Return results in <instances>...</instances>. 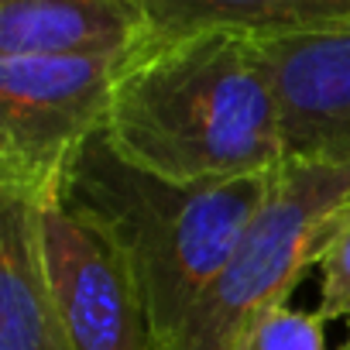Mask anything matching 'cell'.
<instances>
[{"label": "cell", "instance_id": "1", "mask_svg": "<svg viewBox=\"0 0 350 350\" xmlns=\"http://www.w3.org/2000/svg\"><path fill=\"white\" fill-rule=\"evenodd\" d=\"M103 134L168 183H227L285 161L282 110L261 45L230 31L141 42L120 66Z\"/></svg>", "mask_w": 350, "mask_h": 350}, {"label": "cell", "instance_id": "2", "mask_svg": "<svg viewBox=\"0 0 350 350\" xmlns=\"http://www.w3.org/2000/svg\"><path fill=\"white\" fill-rule=\"evenodd\" d=\"M275 172L183 186L131 165L96 131L69 161L59 203L124 261L154 350H179L258 217Z\"/></svg>", "mask_w": 350, "mask_h": 350}, {"label": "cell", "instance_id": "3", "mask_svg": "<svg viewBox=\"0 0 350 350\" xmlns=\"http://www.w3.org/2000/svg\"><path fill=\"white\" fill-rule=\"evenodd\" d=\"M350 210V161L285 158L227 271L200 306L179 350H230L234 333L265 306L288 302L316 268L326 237Z\"/></svg>", "mask_w": 350, "mask_h": 350}, {"label": "cell", "instance_id": "4", "mask_svg": "<svg viewBox=\"0 0 350 350\" xmlns=\"http://www.w3.org/2000/svg\"><path fill=\"white\" fill-rule=\"evenodd\" d=\"M127 55H0V200L49 206L103 131Z\"/></svg>", "mask_w": 350, "mask_h": 350}, {"label": "cell", "instance_id": "5", "mask_svg": "<svg viewBox=\"0 0 350 350\" xmlns=\"http://www.w3.org/2000/svg\"><path fill=\"white\" fill-rule=\"evenodd\" d=\"M49 288L76 350H154L141 295L117 251L59 200L38 206Z\"/></svg>", "mask_w": 350, "mask_h": 350}, {"label": "cell", "instance_id": "6", "mask_svg": "<svg viewBox=\"0 0 350 350\" xmlns=\"http://www.w3.org/2000/svg\"><path fill=\"white\" fill-rule=\"evenodd\" d=\"M258 45L282 110L285 158L350 161V28Z\"/></svg>", "mask_w": 350, "mask_h": 350}, {"label": "cell", "instance_id": "7", "mask_svg": "<svg viewBox=\"0 0 350 350\" xmlns=\"http://www.w3.org/2000/svg\"><path fill=\"white\" fill-rule=\"evenodd\" d=\"M144 0H0V55H131Z\"/></svg>", "mask_w": 350, "mask_h": 350}, {"label": "cell", "instance_id": "8", "mask_svg": "<svg viewBox=\"0 0 350 350\" xmlns=\"http://www.w3.org/2000/svg\"><path fill=\"white\" fill-rule=\"evenodd\" d=\"M144 42L230 31L254 42L309 38L350 28V0H144Z\"/></svg>", "mask_w": 350, "mask_h": 350}, {"label": "cell", "instance_id": "9", "mask_svg": "<svg viewBox=\"0 0 350 350\" xmlns=\"http://www.w3.org/2000/svg\"><path fill=\"white\" fill-rule=\"evenodd\" d=\"M0 350H76L45 278L38 210L0 200Z\"/></svg>", "mask_w": 350, "mask_h": 350}, {"label": "cell", "instance_id": "10", "mask_svg": "<svg viewBox=\"0 0 350 350\" xmlns=\"http://www.w3.org/2000/svg\"><path fill=\"white\" fill-rule=\"evenodd\" d=\"M230 350H329L326 319L316 309H295L288 302L265 306L241 323Z\"/></svg>", "mask_w": 350, "mask_h": 350}, {"label": "cell", "instance_id": "11", "mask_svg": "<svg viewBox=\"0 0 350 350\" xmlns=\"http://www.w3.org/2000/svg\"><path fill=\"white\" fill-rule=\"evenodd\" d=\"M319 271V306L326 323H350V210L340 217L316 261Z\"/></svg>", "mask_w": 350, "mask_h": 350}, {"label": "cell", "instance_id": "12", "mask_svg": "<svg viewBox=\"0 0 350 350\" xmlns=\"http://www.w3.org/2000/svg\"><path fill=\"white\" fill-rule=\"evenodd\" d=\"M336 350H350V333H347V340H343V343H340Z\"/></svg>", "mask_w": 350, "mask_h": 350}]
</instances>
